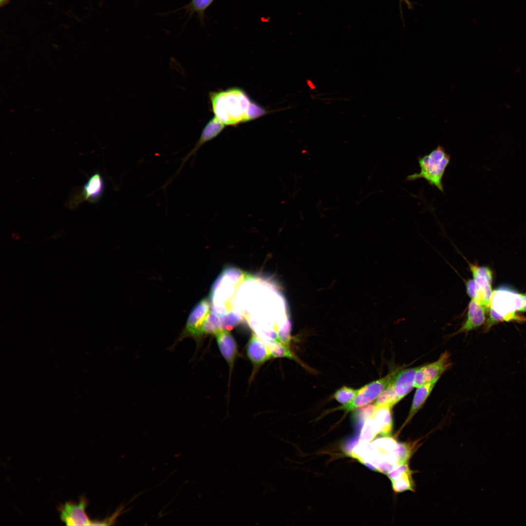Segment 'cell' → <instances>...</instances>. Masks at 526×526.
Wrapping results in <instances>:
<instances>
[{"label": "cell", "instance_id": "8fae6325", "mask_svg": "<svg viewBox=\"0 0 526 526\" xmlns=\"http://www.w3.org/2000/svg\"><path fill=\"white\" fill-rule=\"evenodd\" d=\"M450 355L446 351L442 353L436 361L423 367H419L416 372L414 387L418 388L428 384L447 371L451 366Z\"/></svg>", "mask_w": 526, "mask_h": 526}, {"label": "cell", "instance_id": "cb8c5ba5", "mask_svg": "<svg viewBox=\"0 0 526 526\" xmlns=\"http://www.w3.org/2000/svg\"><path fill=\"white\" fill-rule=\"evenodd\" d=\"M214 0H190V2L181 9L192 15L197 14L202 18L207 9L210 6Z\"/></svg>", "mask_w": 526, "mask_h": 526}, {"label": "cell", "instance_id": "30bf717a", "mask_svg": "<svg viewBox=\"0 0 526 526\" xmlns=\"http://www.w3.org/2000/svg\"><path fill=\"white\" fill-rule=\"evenodd\" d=\"M469 266L478 289L479 303L488 311L493 294L491 270L487 266H479L472 263H470Z\"/></svg>", "mask_w": 526, "mask_h": 526}, {"label": "cell", "instance_id": "ba28073f", "mask_svg": "<svg viewBox=\"0 0 526 526\" xmlns=\"http://www.w3.org/2000/svg\"><path fill=\"white\" fill-rule=\"evenodd\" d=\"M398 370L394 371L384 377L361 387L358 390L357 395L350 402L341 406L339 408L349 412L372 402L388 387Z\"/></svg>", "mask_w": 526, "mask_h": 526}, {"label": "cell", "instance_id": "7402d4cb", "mask_svg": "<svg viewBox=\"0 0 526 526\" xmlns=\"http://www.w3.org/2000/svg\"><path fill=\"white\" fill-rule=\"evenodd\" d=\"M378 431L372 416L367 419L360 429L358 442H370L378 434Z\"/></svg>", "mask_w": 526, "mask_h": 526}, {"label": "cell", "instance_id": "f1b7e54d", "mask_svg": "<svg viewBox=\"0 0 526 526\" xmlns=\"http://www.w3.org/2000/svg\"><path fill=\"white\" fill-rule=\"evenodd\" d=\"M466 291L469 296L479 303V294L476 284L473 279L468 280L466 283Z\"/></svg>", "mask_w": 526, "mask_h": 526}, {"label": "cell", "instance_id": "8992f818", "mask_svg": "<svg viewBox=\"0 0 526 526\" xmlns=\"http://www.w3.org/2000/svg\"><path fill=\"white\" fill-rule=\"evenodd\" d=\"M522 294L502 287L493 291L489 309L497 314L499 322L515 320L526 321V318L516 314L523 306Z\"/></svg>", "mask_w": 526, "mask_h": 526}, {"label": "cell", "instance_id": "d4e9b609", "mask_svg": "<svg viewBox=\"0 0 526 526\" xmlns=\"http://www.w3.org/2000/svg\"><path fill=\"white\" fill-rule=\"evenodd\" d=\"M273 357H286L296 359L288 347L279 340H273L266 344Z\"/></svg>", "mask_w": 526, "mask_h": 526}, {"label": "cell", "instance_id": "7a4b0ae2", "mask_svg": "<svg viewBox=\"0 0 526 526\" xmlns=\"http://www.w3.org/2000/svg\"><path fill=\"white\" fill-rule=\"evenodd\" d=\"M413 447L398 442L389 436H383L358 448L356 459L375 471L387 474L398 466L408 463Z\"/></svg>", "mask_w": 526, "mask_h": 526}, {"label": "cell", "instance_id": "1f68e13d", "mask_svg": "<svg viewBox=\"0 0 526 526\" xmlns=\"http://www.w3.org/2000/svg\"><path fill=\"white\" fill-rule=\"evenodd\" d=\"M403 1H404V2H405V3H406L407 4V5L408 6V7H411V4L410 3V1H409V0H400V5H401V3H402V2Z\"/></svg>", "mask_w": 526, "mask_h": 526}, {"label": "cell", "instance_id": "9a60e30c", "mask_svg": "<svg viewBox=\"0 0 526 526\" xmlns=\"http://www.w3.org/2000/svg\"><path fill=\"white\" fill-rule=\"evenodd\" d=\"M487 311L483 305L471 299L468 305L467 319L462 326L453 335L468 332L481 326L486 320Z\"/></svg>", "mask_w": 526, "mask_h": 526}, {"label": "cell", "instance_id": "e0dca14e", "mask_svg": "<svg viewBox=\"0 0 526 526\" xmlns=\"http://www.w3.org/2000/svg\"><path fill=\"white\" fill-rule=\"evenodd\" d=\"M219 350L229 365L232 367L237 354L236 343L226 330L220 329L215 334Z\"/></svg>", "mask_w": 526, "mask_h": 526}, {"label": "cell", "instance_id": "f546056e", "mask_svg": "<svg viewBox=\"0 0 526 526\" xmlns=\"http://www.w3.org/2000/svg\"><path fill=\"white\" fill-rule=\"evenodd\" d=\"M523 297L524 304H523V306L522 308L520 310V312H526V295L523 294Z\"/></svg>", "mask_w": 526, "mask_h": 526}, {"label": "cell", "instance_id": "603a6c76", "mask_svg": "<svg viewBox=\"0 0 526 526\" xmlns=\"http://www.w3.org/2000/svg\"><path fill=\"white\" fill-rule=\"evenodd\" d=\"M399 401L395 390L390 383L377 398L375 405L376 406H386L392 408Z\"/></svg>", "mask_w": 526, "mask_h": 526}, {"label": "cell", "instance_id": "ffe728a7", "mask_svg": "<svg viewBox=\"0 0 526 526\" xmlns=\"http://www.w3.org/2000/svg\"><path fill=\"white\" fill-rule=\"evenodd\" d=\"M391 408L386 406H376L372 416L379 434L389 436L393 430V423Z\"/></svg>", "mask_w": 526, "mask_h": 526}, {"label": "cell", "instance_id": "83f0119b", "mask_svg": "<svg viewBox=\"0 0 526 526\" xmlns=\"http://www.w3.org/2000/svg\"><path fill=\"white\" fill-rule=\"evenodd\" d=\"M268 111L264 108L252 101L248 111V121L253 120L265 114Z\"/></svg>", "mask_w": 526, "mask_h": 526}, {"label": "cell", "instance_id": "2e32d148", "mask_svg": "<svg viewBox=\"0 0 526 526\" xmlns=\"http://www.w3.org/2000/svg\"><path fill=\"white\" fill-rule=\"evenodd\" d=\"M412 473L408 463L398 466L387 474L392 482L393 488L395 492L413 490Z\"/></svg>", "mask_w": 526, "mask_h": 526}, {"label": "cell", "instance_id": "4fadbf2b", "mask_svg": "<svg viewBox=\"0 0 526 526\" xmlns=\"http://www.w3.org/2000/svg\"><path fill=\"white\" fill-rule=\"evenodd\" d=\"M105 189V182L102 176L98 172L92 174L82 188L78 203L84 200L96 203L102 197Z\"/></svg>", "mask_w": 526, "mask_h": 526}, {"label": "cell", "instance_id": "d6986e66", "mask_svg": "<svg viewBox=\"0 0 526 526\" xmlns=\"http://www.w3.org/2000/svg\"><path fill=\"white\" fill-rule=\"evenodd\" d=\"M439 378H437L432 382L417 388L413 398L409 414L401 429L405 426L424 405Z\"/></svg>", "mask_w": 526, "mask_h": 526}, {"label": "cell", "instance_id": "7c38bea8", "mask_svg": "<svg viewBox=\"0 0 526 526\" xmlns=\"http://www.w3.org/2000/svg\"><path fill=\"white\" fill-rule=\"evenodd\" d=\"M225 125L215 117L210 120L202 130L200 137L195 146L182 160V163L176 174L179 173L183 166L191 156H195L197 151L205 143L211 140L218 135L224 130Z\"/></svg>", "mask_w": 526, "mask_h": 526}, {"label": "cell", "instance_id": "5bb4252c", "mask_svg": "<svg viewBox=\"0 0 526 526\" xmlns=\"http://www.w3.org/2000/svg\"><path fill=\"white\" fill-rule=\"evenodd\" d=\"M418 367L398 370L391 381L398 400L407 395L414 387L415 373Z\"/></svg>", "mask_w": 526, "mask_h": 526}, {"label": "cell", "instance_id": "4316f807", "mask_svg": "<svg viewBox=\"0 0 526 526\" xmlns=\"http://www.w3.org/2000/svg\"><path fill=\"white\" fill-rule=\"evenodd\" d=\"M375 408L376 405L374 404L369 405L360 409L354 414V417H355L357 422L359 424H362L367 419L373 415Z\"/></svg>", "mask_w": 526, "mask_h": 526}, {"label": "cell", "instance_id": "3957f363", "mask_svg": "<svg viewBox=\"0 0 526 526\" xmlns=\"http://www.w3.org/2000/svg\"><path fill=\"white\" fill-rule=\"evenodd\" d=\"M209 98L214 117L225 125L235 126L248 121L252 101L242 89L232 88L210 92Z\"/></svg>", "mask_w": 526, "mask_h": 526}, {"label": "cell", "instance_id": "484cf974", "mask_svg": "<svg viewBox=\"0 0 526 526\" xmlns=\"http://www.w3.org/2000/svg\"><path fill=\"white\" fill-rule=\"evenodd\" d=\"M358 390L343 386L338 390L334 394V398L343 405L350 402L356 396Z\"/></svg>", "mask_w": 526, "mask_h": 526}, {"label": "cell", "instance_id": "5b68a950", "mask_svg": "<svg viewBox=\"0 0 526 526\" xmlns=\"http://www.w3.org/2000/svg\"><path fill=\"white\" fill-rule=\"evenodd\" d=\"M451 159L450 154L439 145L430 153L417 157L420 169L418 172L408 175L406 181L423 179L430 186L444 194L443 179Z\"/></svg>", "mask_w": 526, "mask_h": 526}, {"label": "cell", "instance_id": "6da1fadb", "mask_svg": "<svg viewBox=\"0 0 526 526\" xmlns=\"http://www.w3.org/2000/svg\"><path fill=\"white\" fill-rule=\"evenodd\" d=\"M235 305L263 339L290 335L287 304L272 281L247 274L237 288Z\"/></svg>", "mask_w": 526, "mask_h": 526}, {"label": "cell", "instance_id": "52a82bcc", "mask_svg": "<svg viewBox=\"0 0 526 526\" xmlns=\"http://www.w3.org/2000/svg\"><path fill=\"white\" fill-rule=\"evenodd\" d=\"M211 310V303L207 298L199 301L190 311L184 327L176 338L170 350L173 349L178 342L186 338H191L199 342L204 336L203 326Z\"/></svg>", "mask_w": 526, "mask_h": 526}, {"label": "cell", "instance_id": "277c9868", "mask_svg": "<svg viewBox=\"0 0 526 526\" xmlns=\"http://www.w3.org/2000/svg\"><path fill=\"white\" fill-rule=\"evenodd\" d=\"M247 273L234 267L227 266L214 282L210 293L211 310L219 317L233 310L238 287Z\"/></svg>", "mask_w": 526, "mask_h": 526}, {"label": "cell", "instance_id": "44dd1931", "mask_svg": "<svg viewBox=\"0 0 526 526\" xmlns=\"http://www.w3.org/2000/svg\"><path fill=\"white\" fill-rule=\"evenodd\" d=\"M243 317L240 310L236 307L230 312L219 317L220 328L230 330L241 322Z\"/></svg>", "mask_w": 526, "mask_h": 526}, {"label": "cell", "instance_id": "4dcf8cb0", "mask_svg": "<svg viewBox=\"0 0 526 526\" xmlns=\"http://www.w3.org/2000/svg\"><path fill=\"white\" fill-rule=\"evenodd\" d=\"M10 0H0V7L4 6L6 4H8L10 2Z\"/></svg>", "mask_w": 526, "mask_h": 526}, {"label": "cell", "instance_id": "9c48e42d", "mask_svg": "<svg viewBox=\"0 0 526 526\" xmlns=\"http://www.w3.org/2000/svg\"><path fill=\"white\" fill-rule=\"evenodd\" d=\"M87 499L81 497L78 503L67 502L58 507L60 518L67 526H89L92 521L86 512Z\"/></svg>", "mask_w": 526, "mask_h": 526}, {"label": "cell", "instance_id": "ac0fdd59", "mask_svg": "<svg viewBox=\"0 0 526 526\" xmlns=\"http://www.w3.org/2000/svg\"><path fill=\"white\" fill-rule=\"evenodd\" d=\"M247 355L255 364H261L272 357L271 352L264 341L257 335L251 336L246 348Z\"/></svg>", "mask_w": 526, "mask_h": 526}]
</instances>
